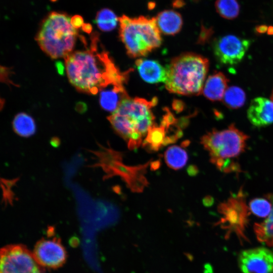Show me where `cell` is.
<instances>
[{"instance_id": "cell-17", "label": "cell", "mask_w": 273, "mask_h": 273, "mask_svg": "<svg viewBox=\"0 0 273 273\" xmlns=\"http://www.w3.org/2000/svg\"><path fill=\"white\" fill-rule=\"evenodd\" d=\"M167 131L166 129L161 124L158 126L155 124L149 129L143 141V147L149 152L158 151L163 146Z\"/></svg>"}, {"instance_id": "cell-14", "label": "cell", "mask_w": 273, "mask_h": 273, "mask_svg": "<svg viewBox=\"0 0 273 273\" xmlns=\"http://www.w3.org/2000/svg\"><path fill=\"white\" fill-rule=\"evenodd\" d=\"M141 77L148 83L165 82L167 77V69L157 61L152 60L139 59L135 61Z\"/></svg>"}, {"instance_id": "cell-13", "label": "cell", "mask_w": 273, "mask_h": 273, "mask_svg": "<svg viewBox=\"0 0 273 273\" xmlns=\"http://www.w3.org/2000/svg\"><path fill=\"white\" fill-rule=\"evenodd\" d=\"M128 97L123 83L112 84L100 91V103L104 110L113 112Z\"/></svg>"}, {"instance_id": "cell-7", "label": "cell", "mask_w": 273, "mask_h": 273, "mask_svg": "<svg viewBox=\"0 0 273 273\" xmlns=\"http://www.w3.org/2000/svg\"><path fill=\"white\" fill-rule=\"evenodd\" d=\"M0 253V273H46L24 245H6Z\"/></svg>"}, {"instance_id": "cell-15", "label": "cell", "mask_w": 273, "mask_h": 273, "mask_svg": "<svg viewBox=\"0 0 273 273\" xmlns=\"http://www.w3.org/2000/svg\"><path fill=\"white\" fill-rule=\"evenodd\" d=\"M229 81L221 72H215L207 78L204 85L203 95L212 101L222 100Z\"/></svg>"}, {"instance_id": "cell-31", "label": "cell", "mask_w": 273, "mask_h": 273, "mask_svg": "<svg viewBox=\"0 0 273 273\" xmlns=\"http://www.w3.org/2000/svg\"><path fill=\"white\" fill-rule=\"evenodd\" d=\"M56 67L59 73L61 74H63L64 67L62 63L60 62H57L56 63Z\"/></svg>"}, {"instance_id": "cell-8", "label": "cell", "mask_w": 273, "mask_h": 273, "mask_svg": "<svg viewBox=\"0 0 273 273\" xmlns=\"http://www.w3.org/2000/svg\"><path fill=\"white\" fill-rule=\"evenodd\" d=\"M250 44L249 39L229 34L215 38L212 42V49L219 63L235 65L242 61Z\"/></svg>"}, {"instance_id": "cell-4", "label": "cell", "mask_w": 273, "mask_h": 273, "mask_svg": "<svg viewBox=\"0 0 273 273\" xmlns=\"http://www.w3.org/2000/svg\"><path fill=\"white\" fill-rule=\"evenodd\" d=\"M249 136L234 124L222 130L213 129L201 139V143L209 153L210 160L220 171H239L235 160L245 151Z\"/></svg>"}, {"instance_id": "cell-28", "label": "cell", "mask_w": 273, "mask_h": 273, "mask_svg": "<svg viewBox=\"0 0 273 273\" xmlns=\"http://www.w3.org/2000/svg\"><path fill=\"white\" fill-rule=\"evenodd\" d=\"M187 172L190 176H195L198 172V169L197 166L194 165H190L187 168Z\"/></svg>"}, {"instance_id": "cell-24", "label": "cell", "mask_w": 273, "mask_h": 273, "mask_svg": "<svg viewBox=\"0 0 273 273\" xmlns=\"http://www.w3.org/2000/svg\"><path fill=\"white\" fill-rule=\"evenodd\" d=\"M272 204L267 199L262 198H255L249 203V209L257 216H268L272 209Z\"/></svg>"}, {"instance_id": "cell-5", "label": "cell", "mask_w": 273, "mask_h": 273, "mask_svg": "<svg viewBox=\"0 0 273 273\" xmlns=\"http://www.w3.org/2000/svg\"><path fill=\"white\" fill-rule=\"evenodd\" d=\"M119 36L130 57L145 56L161 45L160 31L155 18L123 15L119 18Z\"/></svg>"}, {"instance_id": "cell-21", "label": "cell", "mask_w": 273, "mask_h": 273, "mask_svg": "<svg viewBox=\"0 0 273 273\" xmlns=\"http://www.w3.org/2000/svg\"><path fill=\"white\" fill-rule=\"evenodd\" d=\"M224 104L231 109H238L242 107L246 101V94L240 87L232 86L225 90L223 99Z\"/></svg>"}, {"instance_id": "cell-6", "label": "cell", "mask_w": 273, "mask_h": 273, "mask_svg": "<svg viewBox=\"0 0 273 273\" xmlns=\"http://www.w3.org/2000/svg\"><path fill=\"white\" fill-rule=\"evenodd\" d=\"M77 35L68 15L52 12L42 21L36 39L43 51L57 59L65 58L71 53Z\"/></svg>"}, {"instance_id": "cell-30", "label": "cell", "mask_w": 273, "mask_h": 273, "mask_svg": "<svg viewBox=\"0 0 273 273\" xmlns=\"http://www.w3.org/2000/svg\"><path fill=\"white\" fill-rule=\"evenodd\" d=\"M213 199L210 196H207L203 199V203L206 206H209L213 204Z\"/></svg>"}, {"instance_id": "cell-2", "label": "cell", "mask_w": 273, "mask_h": 273, "mask_svg": "<svg viewBox=\"0 0 273 273\" xmlns=\"http://www.w3.org/2000/svg\"><path fill=\"white\" fill-rule=\"evenodd\" d=\"M157 103L156 98L148 101L128 97L107 117L114 130L127 143L129 149L139 148L143 137L155 124L152 109Z\"/></svg>"}, {"instance_id": "cell-35", "label": "cell", "mask_w": 273, "mask_h": 273, "mask_svg": "<svg viewBox=\"0 0 273 273\" xmlns=\"http://www.w3.org/2000/svg\"><path fill=\"white\" fill-rule=\"evenodd\" d=\"M271 100L273 101V89H272V93H271Z\"/></svg>"}, {"instance_id": "cell-12", "label": "cell", "mask_w": 273, "mask_h": 273, "mask_svg": "<svg viewBox=\"0 0 273 273\" xmlns=\"http://www.w3.org/2000/svg\"><path fill=\"white\" fill-rule=\"evenodd\" d=\"M247 114L254 126L269 125L273 123V101L264 97L256 98L251 101Z\"/></svg>"}, {"instance_id": "cell-33", "label": "cell", "mask_w": 273, "mask_h": 273, "mask_svg": "<svg viewBox=\"0 0 273 273\" xmlns=\"http://www.w3.org/2000/svg\"><path fill=\"white\" fill-rule=\"evenodd\" d=\"M267 33L268 35H273V26H269L268 27Z\"/></svg>"}, {"instance_id": "cell-25", "label": "cell", "mask_w": 273, "mask_h": 273, "mask_svg": "<svg viewBox=\"0 0 273 273\" xmlns=\"http://www.w3.org/2000/svg\"><path fill=\"white\" fill-rule=\"evenodd\" d=\"M71 23L75 29H78L84 24L83 19L81 16L75 15L71 18Z\"/></svg>"}, {"instance_id": "cell-9", "label": "cell", "mask_w": 273, "mask_h": 273, "mask_svg": "<svg viewBox=\"0 0 273 273\" xmlns=\"http://www.w3.org/2000/svg\"><path fill=\"white\" fill-rule=\"evenodd\" d=\"M37 262L44 268H58L65 263L66 251L60 238H42L37 241L33 251Z\"/></svg>"}, {"instance_id": "cell-29", "label": "cell", "mask_w": 273, "mask_h": 273, "mask_svg": "<svg viewBox=\"0 0 273 273\" xmlns=\"http://www.w3.org/2000/svg\"><path fill=\"white\" fill-rule=\"evenodd\" d=\"M81 27L82 30L87 33H90L93 29L92 25L89 23H84Z\"/></svg>"}, {"instance_id": "cell-26", "label": "cell", "mask_w": 273, "mask_h": 273, "mask_svg": "<svg viewBox=\"0 0 273 273\" xmlns=\"http://www.w3.org/2000/svg\"><path fill=\"white\" fill-rule=\"evenodd\" d=\"M213 32V29L211 28L206 29L203 26L202 31L200 34L201 39L203 41L207 40L209 38Z\"/></svg>"}, {"instance_id": "cell-1", "label": "cell", "mask_w": 273, "mask_h": 273, "mask_svg": "<svg viewBox=\"0 0 273 273\" xmlns=\"http://www.w3.org/2000/svg\"><path fill=\"white\" fill-rule=\"evenodd\" d=\"M86 50L71 53L65 58L66 73L70 83L78 90L96 95L107 86L124 83L128 72H121L100 43L94 32Z\"/></svg>"}, {"instance_id": "cell-32", "label": "cell", "mask_w": 273, "mask_h": 273, "mask_svg": "<svg viewBox=\"0 0 273 273\" xmlns=\"http://www.w3.org/2000/svg\"><path fill=\"white\" fill-rule=\"evenodd\" d=\"M184 2L183 0H174L173 5L175 7H179L183 6Z\"/></svg>"}, {"instance_id": "cell-22", "label": "cell", "mask_w": 273, "mask_h": 273, "mask_svg": "<svg viewBox=\"0 0 273 273\" xmlns=\"http://www.w3.org/2000/svg\"><path fill=\"white\" fill-rule=\"evenodd\" d=\"M119 18L115 13L108 8L98 11L96 17V22L98 28L103 31H110L117 26Z\"/></svg>"}, {"instance_id": "cell-20", "label": "cell", "mask_w": 273, "mask_h": 273, "mask_svg": "<svg viewBox=\"0 0 273 273\" xmlns=\"http://www.w3.org/2000/svg\"><path fill=\"white\" fill-rule=\"evenodd\" d=\"M270 197L272 202L271 212L263 222L255 224L254 231L260 242L273 246V196Z\"/></svg>"}, {"instance_id": "cell-27", "label": "cell", "mask_w": 273, "mask_h": 273, "mask_svg": "<svg viewBox=\"0 0 273 273\" xmlns=\"http://www.w3.org/2000/svg\"><path fill=\"white\" fill-rule=\"evenodd\" d=\"M268 27L266 25L262 24L256 26L255 28V31L259 34L264 33L267 32Z\"/></svg>"}, {"instance_id": "cell-10", "label": "cell", "mask_w": 273, "mask_h": 273, "mask_svg": "<svg viewBox=\"0 0 273 273\" xmlns=\"http://www.w3.org/2000/svg\"><path fill=\"white\" fill-rule=\"evenodd\" d=\"M241 193H239L221 204L219 210L222 215L220 220L222 226L242 236L248 210Z\"/></svg>"}, {"instance_id": "cell-18", "label": "cell", "mask_w": 273, "mask_h": 273, "mask_svg": "<svg viewBox=\"0 0 273 273\" xmlns=\"http://www.w3.org/2000/svg\"><path fill=\"white\" fill-rule=\"evenodd\" d=\"M164 159L169 167L178 170L185 166L188 160V155L184 149L174 145L166 149L164 153Z\"/></svg>"}, {"instance_id": "cell-34", "label": "cell", "mask_w": 273, "mask_h": 273, "mask_svg": "<svg viewBox=\"0 0 273 273\" xmlns=\"http://www.w3.org/2000/svg\"><path fill=\"white\" fill-rule=\"evenodd\" d=\"M54 141H55V139H53V142H52V143L53 144V146H54ZM59 141V140H57V139H56V141L55 142V144H56V143H57V141Z\"/></svg>"}, {"instance_id": "cell-23", "label": "cell", "mask_w": 273, "mask_h": 273, "mask_svg": "<svg viewBox=\"0 0 273 273\" xmlns=\"http://www.w3.org/2000/svg\"><path fill=\"white\" fill-rule=\"evenodd\" d=\"M215 8L221 17L228 20L236 18L240 13V5L237 0H216Z\"/></svg>"}, {"instance_id": "cell-16", "label": "cell", "mask_w": 273, "mask_h": 273, "mask_svg": "<svg viewBox=\"0 0 273 273\" xmlns=\"http://www.w3.org/2000/svg\"><path fill=\"white\" fill-rule=\"evenodd\" d=\"M155 18L160 31L164 34L174 35L181 29L182 17L175 11L164 10L159 13Z\"/></svg>"}, {"instance_id": "cell-19", "label": "cell", "mask_w": 273, "mask_h": 273, "mask_svg": "<svg viewBox=\"0 0 273 273\" xmlns=\"http://www.w3.org/2000/svg\"><path fill=\"white\" fill-rule=\"evenodd\" d=\"M13 127L17 134L23 137H29L36 131L34 120L25 113H20L16 115L13 121Z\"/></svg>"}, {"instance_id": "cell-36", "label": "cell", "mask_w": 273, "mask_h": 273, "mask_svg": "<svg viewBox=\"0 0 273 273\" xmlns=\"http://www.w3.org/2000/svg\"><path fill=\"white\" fill-rule=\"evenodd\" d=\"M51 2H56L57 0H50Z\"/></svg>"}, {"instance_id": "cell-11", "label": "cell", "mask_w": 273, "mask_h": 273, "mask_svg": "<svg viewBox=\"0 0 273 273\" xmlns=\"http://www.w3.org/2000/svg\"><path fill=\"white\" fill-rule=\"evenodd\" d=\"M238 262L242 273H273V252L264 247L243 250Z\"/></svg>"}, {"instance_id": "cell-3", "label": "cell", "mask_w": 273, "mask_h": 273, "mask_svg": "<svg viewBox=\"0 0 273 273\" xmlns=\"http://www.w3.org/2000/svg\"><path fill=\"white\" fill-rule=\"evenodd\" d=\"M209 62L203 56L186 53L173 58L167 69L165 87L181 95H199L208 71Z\"/></svg>"}]
</instances>
